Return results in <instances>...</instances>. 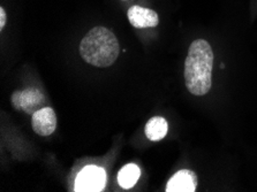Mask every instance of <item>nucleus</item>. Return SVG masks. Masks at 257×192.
Segmentation results:
<instances>
[{
  "instance_id": "obj_3",
  "label": "nucleus",
  "mask_w": 257,
  "mask_h": 192,
  "mask_svg": "<svg viewBox=\"0 0 257 192\" xmlns=\"http://www.w3.org/2000/svg\"><path fill=\"white\" fill-rule=\"evenodd\" d=\"M106 184V173L102 167L87 166L77 175L75 191L77 192H99Z\"/></svg>"
},
{
  "instance_id": "obj_6",
  "label": "nucleus",
  "mask_w": 257,
  "mask_h": 192,
  "mask_svg": "<svg viewBox=\"0 0 257 192\" xmlns=\"http://www.w3.org/2000/svg\"><path fill=\"white\" fill-rule=\"evenodd\" d=\"M127 17L134 28L144 29L158 26L159 18L155 11L142 6H132L127 12Z\"/></svg>"
},
{
  "instance_id": "obj_4",
  "label": "nucleus",
  "mask_w": 257,
  "mask_h": 192,
  "mask_svg": "<svg viewBox=\"0 0 257 192\" xmlns=\"http://www.w3.org/2000/svg\"><path fill=\"white\" fill-rule=\"evenodd\" d=\"M44 95L36 88H28L22 91H15L12 95V105L17 111H23L33 115L42 108L44 104Z\"/></svg>"
},
{
  "instance_id": "obj_8",
  "label": "nucleus",
  "mask_w": 257,
  "mask_h": 192,
  "mask_svg": "<svg viewBox=\"0 0 257 192\" xmlns=\"http://www.w3.org/2000/svg\"><path fill=\"white\" fill-rule=\"evenodd\" d=\"M169 130V124L167 121L162 116H154L148 121L146 124V136L151 142H159L162 140L167 134Z\"/></svg>"
},
{
  "instance_id": "obj_2",
  "label": "nucleus",
  "mask_w": 257,
  "mask_h": 192,
  "mask_svg": "<svg viewBox=\"0 0 257 192\" xmlns=\"http://www.w3.org/2000/svg\"><path fill=\"white\" fill-rule=\"evenodd\" d=\"M80 54L85 62L95 67H110L119 56L118 39L110 29L95 27L81 41Z\"/></svg>"
},
{
  "instance_id": "obj_1",
  "label": "nucleus",
  "mask_w": 257,
  "mask_h": 192,
  "mask_svg": "<svg viewBox=\"0 0 257 192\" xmlns=\"http://www.w3.org/2000/svg\"><path fill=\"white\" fill-rule=\"evenodd\" d=\"M213 52L205 39H196L189 46L185 61V83L194 96H205L212 85Z\"/></svg>"
},
{
  "instance_id": "obj_9",
  "label": "nucleus",
  "mask_w": 257,
  "mask_h": 192,
  "mask_svg": "<svg viewBox=\"0 0 257 192\" xmlns=\"http://www.w3.org/2000/svg\"><path fill=\"white\" fill-rule=\"evenodd\" d=\"M140 175H141V170H140L139 166H136L135 163L126 164L120 169L118 174L119 185L123 189H131L139 181Z\"/></svg>"
},
{
  "instance_id": "obj_7",
  "label": "nucleus",
  "mask_w": 257,
  "mask_h": 192,
  "mask_svg": "<svg viewBox=\"0 0 257 192\" xmlns=\"http://www.w3.org/2000/svg\"><path fill=\"white\" fill-rule=\"evenodd\" d=\"M197 187V176L189 169H182L175 173L167 182V192H194Z\"/></svg>"
},
{
  "instance_id": "obj_10",
  "label": "nucleus",
  "mask_w": 257,
  "mask_h": 192,
  "mask_svg": "<svg viewBox=\"0 0 257 192\" xmlns=\"http://www.w3.org/2000/svg\"><path fill=\"white\" fill-rule=\"evenodd\" d=\"M6 20H7L6 12H5V10H4V7H0V30H3L4 28H5Z\"/></svg>"
},
{
  "instance_id": "obj_5",
  "label": "nucleus",
  "mask_w": 257,
  "mask_h": 192,
  "mask_svg": "<svg viewBox=\"0 0 257 192\" xmlns=\"http://www.w3.org/2000/svg\"><path fill=\"white\" fill-rule=\"evenodd\" d=\"M34 131L40 136L52 135L57 128V115L51 107H42L31 117Z\"/></svg>"
}]
</instances>
